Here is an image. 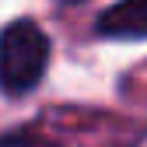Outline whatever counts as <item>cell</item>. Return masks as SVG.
<instances>
[{"label": "cell", "mask_w": 147, "mask_h": 147, "mask_svg": "<svg viewBox=\"0 0 147 147\" xmlns=\"http://www.w3.org/2000/svg\"><path fill=\"white\" fill-rule=\"evenodd\" d=\"M49 39L46 32L21 18L0 32V91L4 95H28L46 74Z\"/></svg>", "instance_id": "1"}, {"label": "cell", "mask_w": 147, "mask_h": 147, "mask_svg": "<svg viewBox=\"0 0 147 147\" xmlns=\"http://www.w3.org/2000/svg\"><path fill=\"white\" fill-rule=\"evenodd\" d=\"M102 39H147V0H119L98 18Z\"/></svg>", "instance_id": "2"}, {"label": "cell", "mask_w": 147, "mask_h": 147, "mask_svg": "<svg viewBox=\"0 0 147 147\" xmlns=\"http://www.w3.org/2000/svg\"><path fill=\"white\" fill-rule=\"evenodd\" d=\"M63 4H81V0H63Z\"/></svg>", "instance_id": "3"}]
</instances>
